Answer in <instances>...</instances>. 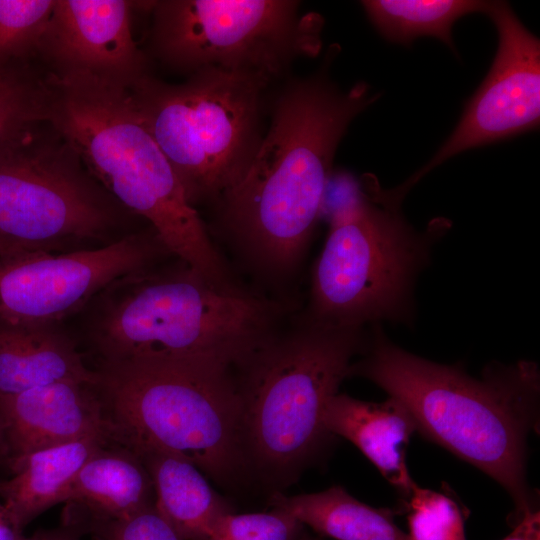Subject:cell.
<instances>
[{"label":"cell","instance_id":"6da1fadb","mask_svg":"<svg viewBox=\"0 0 540 540\" xmlns=\"http://www.w3.org/2000/svg\"><path fill=\"white\" fill-rule=\"evenodd\" d=\"M338 51L331 46L321 70L284 87L247 169L215 205L221 230L269 279L283 280L300 264L324 211L337 147L381 96L366 82L343 91L330 79Z\"/></svg>","mask_w":540,"mask_h":540},{"label":"cell","instance_id":"7a4b0ae2","mask_svg":"<svg viewBox=\"0 0 540 540\" xmlns=\"http://www.w3.org/2000/svg\"><path fill=\"white\" fill-rule=\"evenodd\" d=\"M362 354L349 376L379 386L406 407L418 432L498 482L518 518L536 509L526 477L527 437L538 424L535 362H492L476 378L397 346L381 323L371 325Z\"/></svg>","mask_w":540,"mask_h":540},{"label":"cell","instance_id":"3957f363","mask_svg":"<svg viewBox=\"0 0 540 540\" xmlns=\"http://www.w3.org/2000/svg\"><path fill=\"white\" fill-rule=\"evenodd\" d=\"M47 120L89 174L126 210L150 223L168 251L218 286L234 283L198 211L148 131L129 89L88 74L46 75Z\"/></svg>","mask_w":540,"mask_h":540},{"label":"cell","instance_id":"277c9868","mask_svg":"<svg viewBox=\"0 0 540 540\" xmlns=\"http://www.w3.org/2000/svg\"><path fill=\"white\" fill-rule=\"evenodd\" d=\"M92 331L101 361L192 358L239 369L277 331L286 306L218 286L186 264L113 283Z\"/></svg>","mask_w":540,"mask_h":540},{"label":"cell","instance_id":"5b68a950","mask_svg":"<svg viewBox=\"0 0 540 540\" xmlns=\"http://www.w3.org/2000/svg\"><path fill=\"white\" fill-rule=\"evenodd\" d=\"M401 203L372 174L348 185L330 211L305 320L337 328L414 325L417 280L451 221L438 217L417 230Z\"/></svg>","mask_w":540,"mask_h":540},{"label":"cell","instance_id":"8992f818","mask_svg":"<svg viewBox=\"0 0 540 540\" xmlns=\"http://www.w3.org/2000/svg\"><path fill=\"white\" fill-rule=\"evenodd\" d=\"M232 371L192 358L101 361L94 387L110 442L134 454L169 453L230 479L247 461Z\"/></svg>","mask_w":540,"mask_h":540},{"label":"cell","instance_id":"52a82bcc","mask_svg":"<svg viewBox=\"0 0 540 540\" xmlns=\"http://www.w3.org/2000/svg\"><path fill=\"white\" fill-rule=\"evenodd\" d=\"M364 328L317 325L303 317L278 331L239 368L246 458L284 472L301 464L329 434L323 414L362 352Z\"/></svg>","mask_w":540,"mask_h":540},{"label":"cell","instance_id":"ba28073f","mask_svg":"<svg viewBox=\"0 0 540 540\" xmlns=\"http://www.w3.org/2000/svg\"><path fill=\"white\" fill-rule=\"evenodd\" d=\"M271 81L206 68L181 84L147 74L128 88L194 208L215 206L244 174L262 138L263 95Z\"/></svg>","mask_w":540,"mask_h":540},{"label":"cell","instance_id":"9c48e42d","mask_svg":"<svg viewBox=\"0 0 540 540\" xmlns=\"http://www.w3.org/2000/svg\"><path fill=\"white\" fill-rule=\"evenodd\" d=\"M149 50L161 65L193 74L206 68L273 80L322 48L324 19L292 0L149 1Z\"/></svg>","mask_w":540,"mask_h":540},{"label":"cell","instance_id":"30bf717a","mask_svg":"<svg viewBox=\"0 0 540 540\" xmlns=\"http://www.w3.org/2000/svg\"><path fill=\"white\" fill-rule=\"evenodd\" d=\"M120 207L47 119L0 147V237L11 245L54 252L102 240Z\"/></svg>","mask_w":540,"mask_h":540},{"label":"cell","instance_id":"8fae6325","mask_svg":"<svg viewBox=\"0 0 540 540\" xmlns=\"http://www.w3.org/2000/svg\"><path fill=\"white\" fill-rule=\"evenodd\" d=\"M163 253L170 252L150 228L95 249L1 257L0 320L58 321L118 280L153 269Z\"/></svg>","mask_w":540,"mask_h":540},{"label":"cell","instance_id":"7c38bea8","mask_svg":"<svg viewBox=\"0 0 540 540\" xmlns=\"http://www.w3.org/2000/svg\"><path fill=\"white\" fill-rule=\"evenodd\" d=\"M485 14L498 33L492 65L446 141L423 167L392 189L401 199L425 175L453 156L539 126V38L505 1H489Z\"/></svg>","mask_w":540,"mask_h":540},{"label":"cell","instance_id":"4fadbf2b","mask_svg":"<svg viewBox=\"0 0 540 540\" xmlns=\"http://www.w3.org/2000/svg\"><path fill=\"white\" fill-rule=\"evenodd\" d=\"M125 0H55L38 60L55 77L88 74L129 88L148 74Z\"/></svg>","mask_w":540,"mask_h":540},{"label":"cell","instance_id":"5bb4252c","mask_svg":"<svg viewBox=\"0 0 540 540\" xmlns=\"http://www.w3.org/2000/svg\"><path fill=\"white\" fill-rule=\"evenodd\" d=\"M95 434L109 438L92 384L61 381L0 397V441L10 464L34 451Z\"/></svg>","mask_w":540,"mask_h":540},{"label":"cell","instance_id":"9a60e30c","mask_svg":"<svg viewBox=\"0 0 540 540\" xmlns=\"http://www.w3.org/2000/svg\"><path fill=\"white\" fill-rule=\"evenodd\" d=\"M63 504L62 525L82 535L94 525L126 519L155 506V493L141 459L110 442L83 465Z\"/></svg>","mask_w":540,"mask_h":540},{"label":"cell","instance_id":"2e32d148","mask_svg":"<svg viewBox=\"0 0 540 540\" xmlns=\"http://www.w3.org/2000/svg\"><path fill=\"white\" fill-rule=\"evenodd\" d=\"M323 426L330 435L352 442L406 499L417 485L409 473L406 452L416 423L406 407L388 397L369 402L337 393L324 410Z\"/></svg>","mask_w":540,"mask_h":540},{"label":"cell","instance_id":"e0dca14e","mask_svg":"<svg viewBox=\"0 0 540 540\" xmlns=\"http://www.w3.org/2000/svg\"><path fill=\"white\" fill-rule=\"evenodd\" d=\"M61 381L95 385L97 372L52 323L0 320V397Z\"/></svg>","mask_w":540,"mask_h":540},{"label":"cell","instance_id":"ac0fdd59","mask_svg":"<svg viewBox=\"0 0 540 540\" xmlns=\"http://www.w3.org/2000/svg\"><path fill=\"white\" fill-rule=\"evenodd\" d=\"M108 443L104 434L90 435L34 451L10 464L14 475L0 482V495L18 525L23 529L50 507L63 503L80 469Z\"/></svg>","mask_w":540,"mask_h":540},{"label":"cell","instance_id":"d6986e66","mask_svg":"<svg viewBox=\"0 0 540 540\" xmlns=\"http://www.w3.org/2000/svg\"><path fill=\"white\" fill-rule=\"evenodd\" d=\"M154 488L155 508L181 540H208L219 517L230 512L196 466L169 453L136 454Z\"/></svg>","mask_w":540,"mask_h":540},{"label":"cell","instance_id":"ffe728a7","mask_svg":"<svg viewBox=\"0 0 540 540\" xmlns=\"http://www.w3.org/2000/svg\"><path fill=\"white\" fill-rule=\"evenodd\" d=\"M271 503L303 526L335 540H409L389 510L373 508L341 486L294 496L276 494Z\"/></svg>","mask_w":540,"mask_h":540},{"label":"cell","instance_id":"44dd1931","mask_svg":"<svg viewBox=\"0 0 540 540\" xmlns=\"http://www.w3.org/2000/svg\"><path fill=\"white\" fill-rule=\"evenodd\" d=\"M364 11L386 40L411 45L419 37H434L454 53V23L472 13L485 14L489 1L475 0H366Z\"/></svg>","mask_w":540,"mask_h":540},{"label":"cell","instance_id":"7402d4cb","mask_svg":"<svg viewBox=\"0 0 540 540\" xmlns=\"http://www.w3.org/2000/svg\"><path fill=\"white\" fill-rule=\"evenodd\" d=\"M55 0H0V71L34 66Z\"/></svg>","mask_w":540,"mask_h":540},{"label":"cell","instance_id":"603a6c76","mask_svg":"<svg viewBox=\"0 0 540 540\" xmlns=\"http://www.w3.org/2000/svg\"><path fill=\"white\" fill-rule=\"evenodd\" d=\"M48 105L45 72L34 66L0 71V147L47 119Z\"/></svg>","mask_w":540,"mask_h":540},{"label":"cell","instance_id":"cb8c5ba5","mask_svg":"<svg viewBox=\"0 0 540 540\" xmlns=\"http://www.w3.org/2000/svg\"><path fill=\"white\" fill-rule=\"evenodd\" d=\"M407 500L409 540H466L462 511L452 498L416 485Z\"/></svg>","mask_w":540,"mask_h":540},{"label":"cell","instance_id":"d4e9b609","mask_svg":"<svg viewBox=\"0 0 540 540\" xmlns=\"http://www.w3.org/2000/svg\"><path fill=\"white\" fill-rule=\"evenodd\" d=\"M303 527L293 515L274 507L260 513L230 511L218 518L208 540H298Z\"/></svg>","mask_w":540,"mask_h":540},{"label":"cell","instance_id":"484cf974","mask_svg":"<svg viewBox=\"0 0 540 540\" xmlns=\"http://www.w3.org/2000/svg\"><path fill=\"white\" fill-rule=\"evenodd\" d=\"M93 540H181L155 506L129 518L92 526Z\"/></svg>","mask_w":540,"mask_h":540},{"label":"cell","instance_id":"4316f807","mask_svg":"<svg viewBox=\"0 0 540 540\" xmlns=\"http://www.w3.org/2000/svg\"><path fill=\"white\" fill-rule=\"evenodd\" d=\"M503 540H540V513L533 509L516 521L512 532Z\"/></svg>","mask_w":540,"mask_h":540},{"label":"cell","instance_id":"83f0119b","mask_svg":"<svg viewBox=\"0 0 540 540\" xmlns=\"http://www.w3.org/2000/svg\"><path fill=\"white\" fill-rule=\"evenodd\" d=\"M22 530L0 495V540H24Z\"/></svg>","mask_w":540,"mask_h":540},{"label":"cell","instance_id":"f1b7e54d","mask_svg":"<svg viewBox=\"0 0 540 540\" xmlns=\"http://www.w3.org/2000/svg\"><path fill=\"white\" fill-rule=\"evenodd\" d=\"M80 534L70 527L61 525L54 529H45L35 532L24 540H79Z\"/></svg>","mask_w":540,"mask_h":540},{"label":"cell","instance_id":"f546056e","mask_svg":"<svg viewBox=\"0 0 540 540\" xmlns=\"http://www.w3.org/2000/svg\"><path fill=\"white\" fill-rule=\"evenodd\" d=\"M25 250H21L13 245H11L10 243H8L7 241H5L4 239H2L0 237V258L1 257H4V256H7V255H10V254H14V253H18V252H23Z\"/></svg>","mask_w":540,"mask_h":540},{"label":"cell","instance_id":"4dcf8cb0","mask_svg":"<svg viewBox=\"0 0 540 540\" xmlns=\"http://www.w3.org/2000/svg\"><path fill=\"white\" fill-rule=\"evenodd\" d=\"M298 540H315L307 535H302Z\"/></svg>","mask_w":540,"mask_h":540},{"label":"cell","instance_id":"1f68e13d","mask_svg":"<svg viewBox=\"0 0 540 540\" xmlns=\"http://www.w3.org/2000/svg\"><path fill=\"white\" fill-rule=\"evenodd\" d=\"M0 455H1V456H4V454H3V449H2V445H1V441H0Z\"/></svg>","mask_w":540,"mask_h":540}]
</instances>
